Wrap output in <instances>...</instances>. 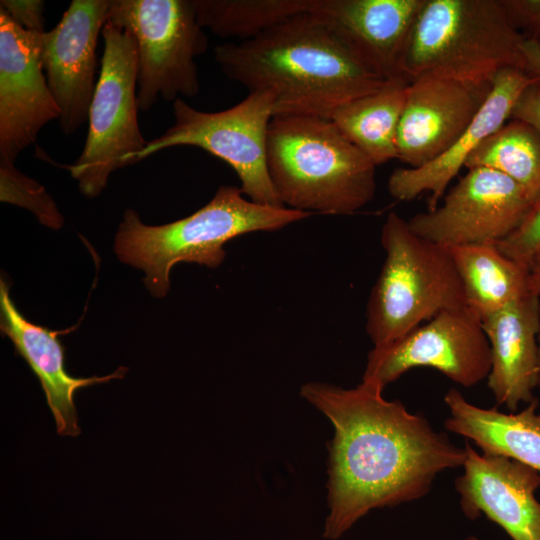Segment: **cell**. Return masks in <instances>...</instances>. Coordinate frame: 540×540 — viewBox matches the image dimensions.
<instances>
[{"mask_svg":"<svg viewBox=\"0 0 540 540\" xmlns=\"http://www.w3.org/2000/svg\"><path fill=\"white\" fill-rule=\"evenodd\" d=\"M267 168L283 206L304 212L353 214L376 192V165L330 119L273 116Z\"/></svg>","mask_w":540,"mask_h":540,"instance_id":"cell-3","label":"cell"},{"mask_svg":"<svg viewBox=\"0 0 540 540\" xmlns=\"http://www.w3.org/2000/svg\"><path fill=\"white\" fill-rule=\"evenodd\" d=\"M417 367L434 368L464 387L487 379L491 350L480 318L468 308L440 312L398 341L373 348L362 381L384 389Z\"/></svg>","mask_w":540,"mask_h":540,"instance_id":"cell-10","label":"cell"},{"mask_svg":"<svg viewBox=\"0 0 540 540\" xmlns=\"http://www.w3.org/2000/svg\"><path fill=\"white\" fill-rule=\"evenodd\" d=\"M534 83L535 80L519 67H507L498 72L489 95L465 132L432 162L419 168L395 169L388 179L390 195L399 201H410L428 192V210L435 209L472 152L510 119L517 100Z\"/></svg>","mask_w":540,"mask_h":540,"instance_id":"cell-17","label":"cell"},{"mask_svg":"<svg viewBox=\"0 0 540 540\" xmlns=\"http://www.w3.org/2000/svg\"><path fill=\"white\" fill-rule=\"evenodd\" d=\"M502 3L524 38L540 43V0H502Z\"/></svg>","mask_w":540,"mask_h":540,"instance_id":"cell-27","label":"cell"},{"mask_svg":"<svg viewBox=\"0 0 540 540\" xmlns=\"http://www.w3.org/2000/svg\"><path fill=\"white\" fill-rule=\"evenodd\" d=\"M464 447V472L454 482L463 514L470 520L484 514L512 540H540V473L514 459L479 454L468 442Z\"/></svg>","mask_w":540,"mask_h":540,"instance_id":"cell-15","label":"cell"},{"mask_svg":"<svg viewBox=\"0 0 540 540\" xmlns=\"http://www.w3.org/2000/svg\"><path fill=\"white\" fill-rule=\"evenodd\" d=\"M203 28L222 38L253 39L273 26L308 12L310 0H193Z\"/></svg>","mask_w":540,"mask_h":540,"instance_id":"cell-24","label":"cell"},{"mask_svg":"<svg viewBox=\"0 0 540 540\" xmlns=\"http://www.w3.org/2000/svg\"><path fill=\"white\" fill-rule=\"evenodd\" d=\"M101 70L88 114L83 150L66 166L81 193L97 197L110 174L138 162L147 141L137 119V47L133 36L107 21L102 30Z\"/></svg>","mask_w":540,"mask_h":540,"instance_id":"cell-7","label":"cell"},{"mask_svg":"<svg viewBox=\"0 0 540 540\" xmlns=\"http://www.w3.org/2000/svg\"><path fill=\"white\" fill-rule=\"evenodd\" d=\"M523 40L502 0H425L401 74L408 83L434 77L490 85L502 69L522 68Z\"/></svg>","mask_w":540,"mask_h":540,"instance_id":"cell-5","label":"cell"},{"mask_svg":"<svg viewBox=\"0 0 540 540\" xmlns=\"http://www.w3.org/2000/svg\"><path fill=\"white\" fill-rule=\"evenodd\" d=\"M465 167L498 171L536 199L540 195V132L524 121L511 119L472 152Z\"/></svg>","mask_w":540,"mask_h":540,"instance_id":"cell-23","label":"cell"},{"mask_svg":"<svg viewBox=\"0 0 540 540\" xmlns=\"http://www.w3.org/2000/svg\"><path fill=\"white\" fill-rule=\"evenodd\" d=\"M450 416L447 431L473 441L483 454L504 456L524 463L540 473V413L538 399L517 414L482 408L468 402L455 388L444 396Z\"/></svg>","mask_w":540,"mask_h":540,"instance_id":"cell-20","label":"cell"},{"mask_svg":"<svg viewBox=\"0 0 540 540\" xmlns=\"http://www.w3.org/2000/svg\"><path fill=\"white\" fill-rule=\"evenodd\" d=\"M529 290L532 295L540 297V254L535 257L530 265Z\"/></svg>","mask_w":540,"mask_h":540,"instance_id":"cell-31","label":"cell"},{"mask_svg":"<svg viewBox=\"0 0 540 540\" xmlns=\"http://www.w3.org/2000/svg\"><path fill=\"white\" fill-rule=\"evenodd\" d=\"M386 256L366 308L373 348L386 347L440 312L468 308L447 247L416 235L395 212L381 229Z\"/></svg>","mask_w":540,"mask_h":540,"instance_id":"cell-6","label":"cell"},{"mask_svg":"<svg viewBox=\"0 0 540 540\" xmlns=\"http://www.w3.org/2000/svg\"><path fill=\"white\" fill-rule=\"evenodd\" d=\"M522 68L535 80L540 89V43L524 38L521 46Z\"/></svg>","mask_w":540,"mask_h":540,"instance_id":"cell-30","label":"cell"},{"mask_svg":"<svg viewBox=\"0 0 540 540\" xmlns=\"http://www.w3.org/2000/svg\"><path fill=\"white\" fill-rule=\"evenodd\" d=\"M425 0H310L308 12L327 20L356 54L386 80L401 64ZM404 79V78H403Z\"/></svg>","mask_w":540,"mask_h":540,"instance_id":"cell-16","label":"cell"},{"mask_svg":"<svg viewBox=\"0 0 540 540\" xmlns=\"http://www.w3.org/2000/svg\"><path fill=\"white\" fill-rule=\"evenodd\" d=\"M510 119L524 121L540 132V89L535 83L521 94L512 109Z\"/></svg>","mask_w":540,"mask_h":540,"instance_id":"cell-29","label":"cell"},{"mask_svg":"<svg viewBox=\"0 0 540 540\" xmlns=\"http://www.w3.org/2000/svg\"><path fill=\"white\" fill-rule=\"evenodd\" d=\"M42 34L0 9V160L14 163L59 118L41 62Z\"/></svg>","mask_w":540,"mask_h":540,"instance_id":"cell-12","label":"cell"},{"mask_svg":"<svg viewBox=\"0 0 540 540\" xmlns=\"http://www.w3.org/2000/svg\"><path fill=\"white\" fill-rule=\"evenodd\" d=\"M107 21L135 39L139 110L148 111L159 97L174 102L199 93L195 58L208 40L193 0H110Z\"/></svg>","mask_w":540,"mask_h":540,"instance_id":"cell-8","label":"cell"},{"mask_svg":"<svg viewBox=\"0 0 540 540\" xmlns=\"http://www.w3.org/2000/svg\"><path fill=\"white\" fill-rule=\"evenodd\" d=\"M491 350L487 385L510 411L535 399L539 374L540 297L528 295L481 320Z\"/></svg>","mask_w":540,"mask_h":540,"instance_id":"cell-19","label":"cell"},{"mask_svg":"<svg viewBox=\"0 0 540 540\" xmlns=\"http://www.w3.org/2000/svg\"><path fill=\"white\" fill-rule=\"evenodd\" d=\"M534 201L506 175L476 167L468 169L435 209L407 222L416 235L445 247L497 244L520 225Z\"/></svg>","mask_w":540,"mask_h":540,"instance_id":"cell-11","label":"cell"},{"mask_svg":"<svg viewBox=\"0 0 540 540\" xmlns=\"http://www.w3.org/2000/svg\"><path fill=\"white\" fill-rule=\"evenodd\" d=\"M215 61L249 92L269 94L274 116L325 119L337 108L382 88L384 79L321 16L295 15L259 36L219 45Z\"/></svg>","mask_w":540,"mask_h":540,"instance_id":"cell-2","label":"cell"},{"mask_svg":"<svg viewBox=\"0 0 540 540\" xmlns=\"http://www.w3.org/2000/svg\"><path fill=\"white\" fill-rule=\"evenodd\" d=\"M466 540H480V539H478L476 536L471 535L467 537Z\"/></svg>","mask_w":540,"mask_h":540,"instance_id":"cell-33","label":"cell"},{"mask_svg":"<svg viewBox=\"0 0 540 540\" xmlns=\"http://www.w3.org/2000/svg\"><path fill=\"white\" fill-rule=\"evenodd\" d=\"M447 248L460 276L466 305L480 320L532 295L530 268L504 255L496 244Z\"/></svg>","mask_w":540,"mask_h":540,"instance_id":"cell-21","label":"cell"},{"mask_svg":"<svg viewBox=\"0 0 540 540\" xmlns=\"http://www.w3.org/2000/svg\"><path fill=\"white\" fill-rule=\"evenodd\" d=\"M0 328L13 343L16 352L27 362L38 377L46 402L54 417L57 433L76 437L81 433L74 403L77 390L106 383L125 376L126 367L105 376L74 377L64 364L65 348L53 331L27 320L15 306L5 280L0 281Z\"/></svg>","mask_w":540,"mask_h":540,"instance_id":"cell-18","label":"cell"},{"mask_svg":"<svg viewBox=\"0 0 540 540\" xmlns=\"http://www.w3.org/2000/svg\"><path fill=\"white\" fill-rule=\"evenodd\" d=\"M45 2L42 0H1L0 9L4 10L25 30L44 33Z\"/></svg>","mask_w":540,"mask_h":540,"instance_id":"cell-28","label":"cell"},{"mask_svg":"<svg viewBox=\"0 0 540 540\" xmlns=\"http://www.w3.org/2000/svg\"><path fill=\"white\" fill-rule=\"evenodd\" d=\"M496 245L504 255L530 268L540 254V195L520 225Z\"/></svg>","mask_w":540,"mask_h":540,"instance_id":"cell-26","label":"cell"},{"mask_svg":"<svg viewBox=\"0 0 540 540\" xmlns=\"http://www.w3.org/2000/svg\"><path fill=\"white\" fill-rule=\"evenodd\" d=\"M0 184L1 201L29 209L49 227L62 225L63 218L45 188L18 171L14 163L0 160Z\"/></svg>","mask_w":540,"mask_h":540,"instance_id":"cell-25","label":"cell"},{"mask_svg":"<svg viewBox=\"0 0 540 540\" xmlns=\"http://www.w3.org/2000/svg\"><path fill=\"white\" fill-rule=\"evenodd\" d=\"M408 84L403 78L389 80L379 90L340 106L331 116L376 166L397 159V134Z\"/></svg>","mask_w":540,"mask_h":540,"instance_id":"cell-22","label":"cell"},{"mask_svg":"<svg viewBox=\"0 0 540 540\" xmlns=\"http://www.w3.org/2000/svg\"><path fill=\"white\" fill-rule=\"evenodd\" d=\"M174 124L162 135L147 141L138 162L160 150L195 146L230 165L242 193L251 201L282 205L267 168V134L274 116L272 97L254 91L241 102L219 112L197 110L178 98L173 102Z\"/></svg>","mask_w":540,"mask_h":540,"instance_id":"cell-9","label":"cell"},{"mask_svg":"<svg viewBox=\"0 0 540 540\" xmlns=\"http://www.w3.org/2000/svg\"><path fill=\"white\" fill-rule=\"evenodd\" d=\"M240 187L220 186L214 197L193 214L159 226L144 224L127 209L115 238L118 258L145 272V285L157 297L166 295L172 267L181 262L217 268L224 245L241 235L276 231L310 213L263 205L243 197Z\"/></svg>","mask_w":540,"mask_h":540,"instance_id":"cell-4","label":"cell"},{"mask_svg":"<svg viewBox=\"0 0 540 540\" xmlns=\"http://www.w3.org/2000/svg\"><path fill=\"white\" fill-rule=\"evenodd\" d=\"M492 84L423 77L408 84L397 134V159L422 167L445 153L465 132Z\"/></svg>","mask_w":540,"mask_h":540,"instance_id":"cell-14","label":"cell"},{"mask_svg":"<svg viewBox=\"0 0 540 540\" xmlns=\"http://www.w3.org/2000/svg\"><path fill=\"white\" fill-rule=\"evenodd\" d=\"M366 382L344 389L309 382L300 394L332 423L323 536L335 540L372 509L424 497L436 476L463 466L466 450L421 415Z\"/></svg>","mask_w":540,"mask_h":540,"instance_id":"cell-1","label":"cell"},{"mask_svg":"<svg viewBox=\"0 0 540 540\" xmlns=\"http://www.w3.org/2000/svg\"><path fill=\"white\" fill-rule=\"evenodd\" d=\"M109 6L110 0H73L59 23L42 34V67L66 135L88 120L96 88V47Z\"/></svg>","mask_w":540,"mask_h":540,"instance_id":"cell-13","label":"cell"},{"mask_svg":"<svg viewBox=\"0 0 540 540\" xmlns=\"http://www.w3.org/2000/svg\"><path fill=\"white\" fill-rule=\"evenodd\" d=\"M538 353H539V374H538L537 387L540 389V332L538 334Z\"/></svg>","mask_w":540,"mask_h":540,"instance_id":"cell-32","label":"cell"}]
</instances>
